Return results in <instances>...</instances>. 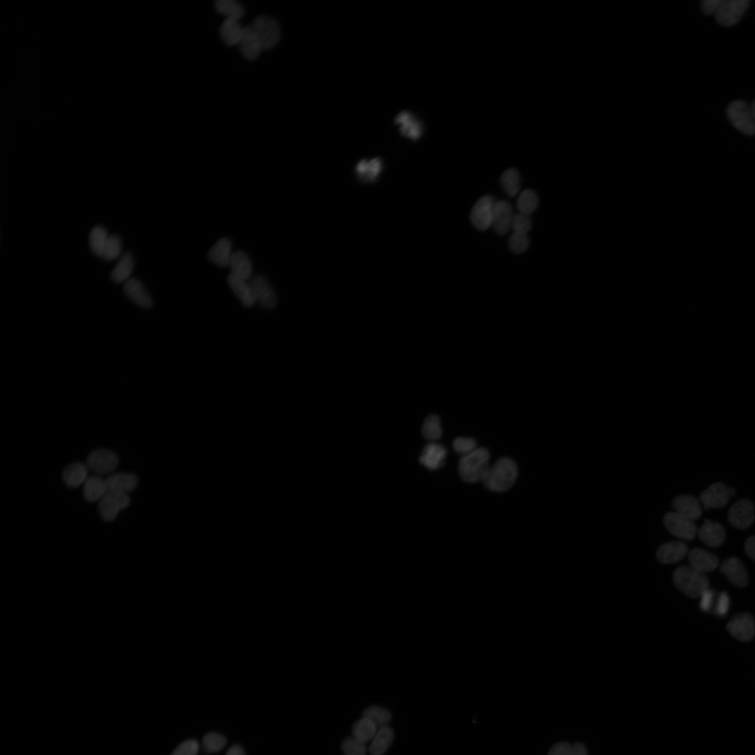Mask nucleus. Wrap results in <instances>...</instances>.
Wrapping results in <instances>:
<instances>
[{"mask_svg": "<svg viewBox=\"0 0 755 755\" xmlns=\"http://www.w3.org/2000/svg\"><path fill=\"white\" fill-rule=\"evenodd\" d=\"M243 56L248 60H254L263 51L262 44L251 26L243 28L242 37L238 44Z\"/></svg>", "mask_w": 755, "mask_h": 755, "instance_id": "19", "label": "nucleus"}, {"mask_svg": "<svg viewBox=\"0 0 755 755\" xmlns=\"http://www.w3.org/2000/svg\"><path fill=\"white\" fill-rule=\"evenodd\" d=\"M251 28L258 36L263 50L274 48L279 42L281 31L278 22L268 16L257 17Z\"/></svg>", "mask_w": 755, "mask_h": 755, "instance_id": "5", "label": "nucleus"}, {"mask_svg": "<svg viewBox=\"0 0 755 755\" xmlns=\"http://www.w3.org/2000/svg\"><path fill=\"white\" fill-rule=\"evenodd\" d=\"M729 497V487L720 482L712 484L700 495L702 505L706 510L725 507Z\"/></svg>", "mask_w": 755, "mask_h": 755, "instance_id": "14", "label": "nucleus"}, {"mask_svg": "<svg viewBox=\"0 0 755 755\" xmlns=\"http://www.w3.org/2000/svg\"><path fill=\"white\" fill-rule=\"evenodd\" d=\"M123 291L134 303L142 309H149L153 306V300L142 283L137 279L131 278L125 283Z\"/></svg>", "mask_w": 755, "mask_h": 755, "instance_id": "20", "label": "nucleus"}, {"mask_svg": "<svg viewBox=\"0 0 755 755\" xmlns=\"http://www.w3.org/2000/svg\"><path fill=\"white\" fill-rule=\"evenodd\" d=\"M751 109H752V114H753V116H754V121H755V101L752 103V104L751 105Z\"/></svg>", "mask_w": 755, "mask_h": 755, "instance_id": "57", "label": "nucleus"}, {"mask_svg": "<svg viewBox=\"0 0 755 755\" xmlns=\"http://www.w3.org/2000/svg\"><path fill=\"white\" fill-rule=\"evenodd\" d=\"M727 630L736 639L749 641L755 635V622L752 615L742 613L734 616L727 625Z\"/></svg>", "mask_w": 755, "mask_h": 755, "instance_id": "13", "label": "nucleus"}, {"mask_svg": "<svg viewBox=\"0 0 755 755\" xmlns=\"http://www.w3.org/2000/svg\"><path fill=\"white\" fill-rule=\"evenodd\" d=\"M393 739L394 732L391 728L386 726L380 729L370 745L371 755H383L392 744Z\"/></svg>", "mask_w": 755, "mask_h": 755, "instance_id": "33", "label": "nucleus"}, {"mask_svg": "<svg viewBox=\"0 0 755 755\" xmlns=\"http://www.w3.org/2000/svg\"><path fill=\"white\" fill-rule=\"evenodd\" d=\"M107 492L128 494L135 489L138 478L134 474H116L105 480Z\"/></svg>", "mask_w": 755, "mask_h": 755, "instance_id": "26", "label": "nucleus"}, {"mask_svg": "<svg viewBox=\"0 0 755 755\" xmlns=\"http://www.w3.org/2000/svg\"><path fill=\"white\" fill-rule=\"evenodd\" d=\"M520 176L515 169H509L503 173L501 183L503 191L510 197L517 196L520 191Z\"/></svg>", "mask_w": 755, "mask_h": 755, "instance_id": "38", "label": "nucleus"}, {"mask_svg": "<svg viewBox=\"0 0 755 755\" xmlns=\"http://www.w3.org/2000/svg\"><path fill=\"white\" fill-rule=\"evenodd\" d=\"M199 747V743L197 740L193 739L188 740L180 744L171 755H197Z\"/></svg>", "mask_w": 755, "mask_h": 755, "instance_id": "48", "label": "nucleus"}, {"mask_svg": "<svg viewBox=\"0 0 755 755\" xmlns=\"http://www.w3.org/2000/svg\"><path fill=\"white\" fill-rule=\"evenodd\" d=\"M118 465V456L112 451L106 449H98L92 452L87 462L89 469L98 475L112 473Z\"/></svg>", "mask_w": 755, "mask_h": 755, "instance_id": "11", "label": "nucleus"}, {"mask_svg": "<svg viewBox=\"0 0 755 755\" xmlns=\"http://www.w3.org/2000/svg\"><path fill=\"white\" fill-rule=\"evenodd\" d=\"M721 2L722 0H704L701 5L702 10L706 15H715Z\"/></svg>", "mask_w": 755, "mask_h": 755, "instance_id": "52", "label": "nucleus"}, {"mask_svg": "<svg viewBox=\"0 0 755 755\" xmlns=\"http://www.w3.org/2000/svg\"><path fill=\"white\" fill-rule=\"evenodd\" d=\"M730 524L739 530L749 528L754 521V507L753 503L745 498L736 501L728 513Z\"/></svg>", "mask_w": 755, "mask_h": 755, "instance_id": "10", "label": "nucleus"}, {"mask_svg": "<svg viewBox=\"0 0 755 755\" xmlns=\"http://www.w3.org/2000/svg\"><path fill=\"white\" fill-rule=\"evenodd\" d=\"M700 598H702L700 603L702 610L706 612L713 611L716 598L715 593L709 589Z\"/></svg>", "mask_w": 755, "mask_h": 755, "instance_id": "50", "label": "nucleus"}, {"mask_svg": "<svg viewBox=\"0 0 755 755\" xmlns=\"http://www.w3.org/2000/svg\"><path fill=\"white\" fill-rule=\"evenodd\" d=\"M363 716L372 721L379 729L386 727L392 720V714L388 710L376 706L367 709Z\"/></svg>", "mask_w": 755, "mask_h": 755, "instance_id": "39", "label": "nucleus"}, {"mask_svg": "<svg viewBox=\"0 0 755 755\" xmlns=\"http://www.w3.org/2000/svg\"><path fill=\"white\" fill-rule=\"evenodd\" d=\"M229 267L232 272L231 275L245 281L250 279L253 275V265L248 255L242 250L234 252Z\"/></svg>", "mask_w": 755, "mask_h": 755, "instance_id": "25", "label": "nucleus"}, {"mask_svg": "<svg viewBox=\"0 0 755 755\" xmlns=\"http://www.w3.org/2000/svg\"><path fill=\"white\" fill-rule=\"evenodd\" d=\"M750 5L749 0H722L715 14L717 22L731 27L739 22Z\"/></svg>", "mask_w": 755, "mask_h": 755, "instance_id": "6", "label": "nucleus"}, {"mask_svg": "<svg viewBox=\"0 0 755 755\" xmlns=\"http://www.w3.org/2000/svg\"><path fill=\"white\" fill-rule=\"evenodd\" d=\"M573 745L566 742L555 744L549 751L548 755H572Z\"/></svg>", "mask_w": 755, "mask_h": 755, "instance_id": "51", "label": "nucleus"}, {"mask_svg": "<svg viewBox=\"0 0 755 755\" xmlns=\"http://www.w3.org/2000/svg\"><path fill=\"white\" fill-rule=\"evenodd\" d=\"M447 451L444 446L435 443L427 445L419 458V462L431 470H437L445 462Z\"/></svg>", "mask_w": 755, "mask_h": 755, "instance_id": "24", "label": "nucleus"}, {"mask_svg": "<svg viewBox=\"0 0 755 755\" xmlns=\"http://www.w3.org/2000/svg\"><path fill=\"white\" fill-rule=\"evenodd\" d=\"M531 228L532 220L530 216L523 214H519L514 216L512 227L514 233L527 235Z\"/></svg>", "mask_w": 755, "mask_h": 755, "instance_id": "46", "label": "nucleus"}, {"mask_svg": "<svg viewBox=\"0 0 755 755\" xmlns=\"http://www.w3.org/2000/svg\"><path fill=\"white\" fill-rule=\"evenodd\" d=\"M517 476L518 467L515 462L503 458L489 467L483 482L489 489L503 492L509 490L514 485Z\"/></svg>", "mask_w": 755, "mask_h": 755, "instance_id": "1", "label": "nucleus"}, {"mask_svg": "<svg viewBox=\"0 0 755 755\" xmlns=\"http://www.w3.org/2000/svg\"><path fill=\"white\" fill-rule=\"evenodd\" d=\"M745 550L747 555L755 561V536H752L746 540Z\"/></svg>", "mask_w": 755, "mask_h": 755, "instance_id": "53", "label": "nucleus"}, {"mask_svg": "<svg viewBox=\"0 0 755 755\" xmlns=\"http://www.w3.org/2000/svg\"><path fill=\"white\" fill-rule=\"evenodd\" d=\"M572 755H589L586 747L581 743H575L573 745Z\"/></svg>", "mask_w": 755, "mask_h": 755, "instance_id": "54", "label": "nucleus"}, {"mask_svg": "<svg viewBox=\"0 0 755 755\" xmlns=\"http://www.w3.org/2000/svg\"><path fill=\"white\" fill-rule=\"evenodd\" d=\"M688 551L687 545L683 542H668L659 548L657 557L663 564H673L683 559L688 554Z\"/></svg>", "mask_w": 755, "mask_h": 755, "instance_id": "23", "label": "nucleus"}, {"mask_svg": "<svg viewBox=\"0 0 755 755\" xmlns=\"http://www.w3.org/2000/svg\"><path fill=\"white\" fill-rule=\"evenodd\" d=\"M509 244L514 253L521 254L528 248L530 241L527 235L514 232L510 238Z\"/></svg>", "mask_w": 755, "mask_h": 755, "instance_id": "45", "label": "nucleus"}, {"mask_svg": "<svg viewBox=\"0 0 755 755\" xmlns=\"http://www.w3.org/2000/svg\"><path fill=\"white\" fill-rule=\"evenodd\" d=\"M107 492L105 480L99 476L89 477L83 485V494L91 503L101 499Z\"/></svg>", "mask_w": 755, "mask_h": 755, "instance_id": "31", "label": "nucleus"}, {"mask_svg": "<svg viewBox=\"0 0 755 755\" xmlns=\"http://www.w3.org/2000/svg\"><path fill=\"white\" fill-rule=\"evenodd\" d=\"M376 730V724L364 717L357 721L352 728L354 737L364 743L374 738Z\"/></svg>", "mask_w": 755, "mask_h": 755, "instance_id": "36", "label": "nucleus"}, {"mask_svg": "<svg viewBox=\"0 0 755 755\" xmlns=\"http://www.w3.org/2000/svg\"><path fill=\"white\" fill-rule=\"evenodd\" d=\"M727 114L731 123L743 134H755V121L751 109L743 101H733L728 106Z\"/></svg>", "mask_w": 755, "mask_h": 755, "instance_id": "4", "label": "nucleus"}, {"mask_svg": "<svg viewBox=\"0 0 755 755\" xmlns=\"http://www.w3.org/2000/svg\"><path fill=\"white\" fill-rule=\"evenodd\" d=\"M424 437L430 441L440 440L442 436L440 419L437 415H430L424 424L422 428Z\"/></svg>", "mask_w": 755, "mask_h": 755, "instance_id": "41", "label": "nucleus"}, {"mask_svg": "<svg viewBox=\"0 0 755 755\" xmlns=\"http://www.w3.org/2000/svg\"><path fill=\"white\" fill-rule=\"evenodd\" d=\"M243 28L238 21L225 19L220 28V35L226 45L236 46L242 37Z\"/></svg>", "mask_w": 755, "mask_h": 755, "instance_id": "32", "label": "nucleus"}, {"mask_svg": "<svg viewBox=\"0 0 755 755\" xmlns=\"http://www.w3.org/2000/svg\"><path fill=\"white\" fill-rule=\"evenodd\" d=\"M256 303L266 309H274L277 305V295L269 281L263 275L252 277L248 281Z\"/></svg>", "mask_w": 755, "mask_h": 755, "instance_id": "9", "label": "nucleus"}, {"mask_svg": "<svg viewBox=\"0 0 755 755\" xmlns=\"http://www.w3.org/2000/svg\"><path fill=\"white\" fill-rule=\"evenodd\" d=\"M227 281L231 290L244 306L251 307L256 304L253 292L247 281L229 275Z\"/></svg>", "mask_w": 755, "mask_h": 755, "instance_id": "29", "label": "nucleus"}, {"mask_svg": "<svg viewBox=\"0 0 755 755\" xmlns=\"http://www.w3.org/2000/svg\"><path fill=\"white\" fill-rule=\"evenodd\" d=\"M130 503L128 494L107 492L98 505L100 514L105 521H113L121 510L129 506Z\"/></svg>", "mask_w": 755, "mask_h": 755, "instance_id": "8", "label": "nucleus"}, {"mask_svg": "<svg viewBox=\"0 0 755 755\" xmlns=\"http://www.w3.org/2000/svg\"><path fill=\"white\" fill-rule=\"evenodd\" d=\"M729 598L726 593H722L718 596L713 609V612L720 616H724L729 607Z\"/></svg>", "mask_w": 755, "mask_h": 755, "instance_id": "49", "label": "nucleus"}, {"mask_svg": "<svg viewBox=\"0 0 755 755\" xmlns=\"http://www.w3.org/2000/svg\"><path fill=\"white\" fill-rule=\"evenodd\" d=\"M395 123L399 125L401 134L409 139L417 140L424 133L423 124L410 112L399 113Z\"/></svg>", "mask_w": 755, "mask_h": 755, "instance_id": "17", "label": "nucleus"}, {"mask_svg": "<svg viewBox=\"0 0 755 755\" xmlns=\"http://www.w3.org/2000/svg\"><path fill=\"white\" fill-rule=\"evenodd\" d=\"M729 492L730 496H734L736 494V489L733 487H729Z\"/></svg>", "mask_w": 755, "mask_h": 755, "instance_id": "56", "label": "nucleus"}, {"mask_svg": "<svg viewBox=\"0 0 755 755\" xmlns=\"http://www.w3.org/2000/svg\"><path fill=\"white\" fill-rule=\"evenodd\" d=\"M226 755H245L243 749L238 745H232L227 752Z\"/></svg>", "mask_w": 755, "mask_h": 755, "instance_id": "55", "label": "nucleus"}, {"mask_svg": "<svg viewBox=\"0 0 755 755\" xmlns=\"http://www.w3.org/2000/svg\"><path fill=\"white\" fill-rule=\"evenodd\" d=\"M227 743L226 738L218 733L207 734L202 740V747L207 753H216L223 749Z\"/></svg>", "mask_w": 755, "mask_h": 755, "instance_id": "42", "label": "nucleus"}, {"mask_svg": "<svg viewBox=\"0 0 755 755\" xmlns=\"http://www.w3.org/2000/svg\"><path fill=\"white\" fill-rule=\"evenodd\" d=\"M453 448L462 456L471 453L477 449L476 442L474 439L465 437L457 438L453 442Z\"/></svg>", "mask_w": 755, "mask_h": 755, "instance_id": "47", "label": "nucleus"}, {"mask_svg": "<svg viewBox=\"0 0 755 755\" xmlns=\"http://www.w3.org/2000/svg\"><path fill=\"white\" fill-rule=\"evenodd\" d=\"M688 559L691 567L702 573L714 571L719 564L715 555L697 548L689 553Z\"/></svg>", "mask_w": 755, "mask_h": 755, "instance_id": "21", "label": "nucleus"}, {"mask_svg": "<svg viewBox=\"0 0 755 755\" xmlns=\"http://www.w3.org/2000/svg\"><path fill=\"white\" fill-rule=\"evenodd\" d=\"M109 238L107 231L103 227L97 226L92 230L89 243L95 255L103 257Z\"/></svg>", "mask_w": 755, "mask_h": 755, "instance_id": "37", "label": "nucleus"}, {"mask_svg": "<svg viewBox=\"0 0 755 755\" xmlns=\"http://www.w3.org/2000/svg\"><path fill=\"white\" fill-rule=\"evenodd\" d=\"M215 8L219 14L229 20L238 21L244 15L243 7L234 0H218Z\"/></svg>", "mask_w": 755, "mask_h": 755, "instance_id": "35", "label": "nucleus"}, {"mask_svg": "<svg viewBox=\"0 0 755 755\" xmlns=\"http://www.w3.org/2000/svg\"><path fill=\"white\" fill-rule=\"evenodd\" d=\"M513 208L507 201L496 202L494 206L492 227L498 235H505L512 227L514 218Z\"/></svg>", "mask_w": 755, "mask_h": 755, "instance_id": "15", "label": "nucleus"}, {"mask_svg": "<svg viewBox=\"0 0 755 755\" xmlns=\"http://www.w3.org/2000/svg\"><path fill=\"white\" fill-rule=\"evenodd\" d=\"M721 572L734 585L743 587L748 583V575L743 562L736 557L726 559L721 565Z\"/></svg>", "mask_w": 755, "mask_h": 755, "instance_id": "18", "label": "nucleus"}, {"mask_svg": "<svg viewBox=\"0 0 755 755\" xmlns=\"http://www.w3.org/2000/svg\"><path fill=\"white\" fill-rule=\"evenodd\" d=\"M121 250V238L118 236H110L102 258L107 261H114L120 256Z\"/></svg>", "mask_w": 755, "mask_h": 755, "instance_id": "43", "label": "nucleus"}, {"mask_svg": "<svg viewBox=\"0 0 755 755\" xmlns=\"http://www.w3.org/2000/svg\"><path fill=\"white\" fill-rule=\"evenodd\" d=\"M383 162L380 158L370 160L363 159L358 162L356 168L358 179L365 183L375 182L381 175Z\"/></svg>", "mask_w": 755, "mask_h": 755, "instance_id": "28", "label": "nucleus"}, {"mask_svg": "<svg viewBox=\"0 0 755 755\" xmlns=\"http://www.w3.org/2000/svg\"><path fill=\"white\" fill-rule=\"evenodd\" d=\"M342 750L345 755H366L365 744L356 738H348L342 743Z\"/></svg>", "mask_w": 755, "mask_h": 755, "instance_id": "44", "label": "nucleus"}, {"mask_svg": "<svg viewBox=\"0 0 755 755\" xmlns=\"http://www.w3.org/2000/svg\"><path fill=\"white\" fill-rule=\"evenodd\" d=\"M674 581L678 589L691 598L701 597L709 589V580L692 567H680L674 574Z\"/></svg>", "mask_w": 755, "mask_h": 755, "instance_id": "3", "label": "nucleus"}, {"mask_svg": "<svg viewBox=\"0 0 755 755\" xmlns=\"http://www.w3.org/2000/svg\"><path fill=\"white\" fill-rule=\"evenodd\" d=\"M675 512L695 521L702 515V508L699 500L690 494L680 495L673 501Z\"/></svg>", "mask_w": 755, "mask_h": 755, "instance_id": "16", "label": "nucleus"}, {"mask_svg": "<svg viewBox=\"0 0 755 755\" xmlns=\"http://www.w3.org/2000/svg\"><path fill=\"white\" fill-rule=\"evenodd\" d=\"M663 522L668 531L677 537L692 541L696 536L697 527L694 521L677 512L667 513Z\"/></svg>", "mask_w": 755, "mask_h": 755, "instance_id": "7", "label": "nucleus"}, {"mask_svg": "<svg viewBox=\"0 0 755 755\" xmlns=\"http://www.w3.org/2000/svg\"><path fill=\"white\" fill-rule=\"evenodd\" d=\"M134 268L132 255L128 252L121 259L112 273V280L117 284L126 283L130 278Z\"/></svg>", "mask_w": 755, "mask_h": 755, "instance_id": "34", "label": "nucleus"}, {"mask_svg": "<svg viewBox=\"0 0 755 755\" xmlns=\"http://www.w3.org/2000/svg\"><path fill=\"white\" fill-rule=\"evenodd\" d=\"M700 539L712 548L720 547L726 539V532L718 523L706 520L699 530Z\"/></svg>", "mask_w": 755, "mask_h": 755, "instance_id": "22", "label": "nucleus"}, {"mask_svg": "<svg viewBox=\"0 0 755 755\" xmlns=\"http://www.w3.org/2000/svg\"><path fill=\"white\" fill-rule=\"evenodd\" d=\"M539 199L537 194L532 190L523 191L519 196L517 207L520 214L530 216L537 209Z\"/></svg>", "mask_w": 755, "mask_h": 755, "instance_id": "40", "label": "nucleus"}, {"mask_svg": "<svg viewBox=\"0 0 755 755\" xmlns=\"http://www.w3.org/2000/svg\"><path fill=\"white\" fill-rule=\"evenodd\" d=\"M495 204L496 202L489 196L481 198L475 204L471 210V220L476 229L485 231L492 225Z\"/></svg>", "mask_w": 755, "mask_h": 755, "instance_id": "12", "label": "nucleus"}, {"mask_svg": "<svg viewBox=\"0 0 755 755\" xmlns=\"http://www.w3.org/2000/svg\"><path fill=\"white\" fill-rule=\"evenodd\" d=\"M87 465L76 462L67 467L62 473L64 483L69 487H77L85 483L88 478Z\"/></svg>", "mask_w": 755, "mask_h": 755, "instance_id": "30", "label": "nucleus"}, {"mask_svg": "<svg viewBox=\"0 0 755 755\" xmlns=\"http://www.w3.org/2000/svg\"><path fill=\"white\" fill-rule=\"evenodd\" d=\"M232 250L231 241L227 238H222L209 250V259L217 266L227 267L233 254Z\"/></svg>", "mask_w": 755, "mask_h": 755, "instance_id": "27", "label": "nucleus"}, {"mask_svg": "<svg viewBox=\"0 0 755 755\" xmlns=\"http://www.w3.org/2000/svg\"><path fill=\"white\" fill-rule=\"evenodd\" d=\"M489 453L485 448L475 451L462 457L459 462V474L468 483L483 481L489 471Z\"/></svg>", "mask_w": 755, "mask_h": 755, "instance_id": "2", "label": "nucleus"}]
</instances>
